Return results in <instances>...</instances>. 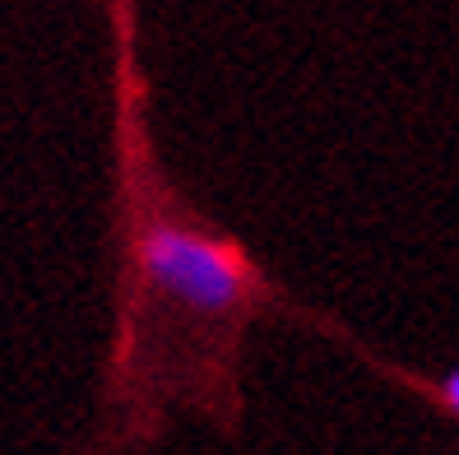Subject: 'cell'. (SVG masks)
Instances as JSON below:
<instances>
[{
    "mask_svg": "<svg viewBox=\"0 0 459 455\" xmlns=\"http://www.w3.org/2000/svg\"><path fill=\"white\" fill-rule=\"evenodd\" d=\"M431 390H437V399H441V405L459 418V367H450V372H446V377H441L437 386H431Z\"/></svg>",
    "mask_w": 459,
    "mask_h": 455,
    "instance_id": "obj_2",
    "label": "cell"
},
{
    "mask_svg": "<svg viewBox=\"0 0 459 455\" xmlns=\"http://www.w3.org/2000/svg\"><path fill=\"white\" fill-rule=\"evenodd\" d=\"M140 270L149 288L200 316H232L260 293V275L247 251L177 219H158L144 228Z\"/></svg>",
    "mask_w": 459,
    "mask_h": 455,
    "instance_id": "obj_1",
    "label": "cell"
}]
</instances>
